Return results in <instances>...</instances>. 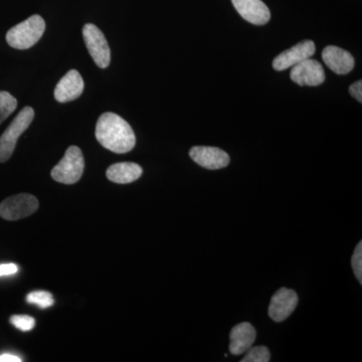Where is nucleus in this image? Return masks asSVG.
Wrapping results in <instances>:
<instances>
[{
	"instance_id": "1",
	"label": "nucleus",
	"mask_w": 362,
	"mask_h": 362,
	"mask_svg": "<svg viewBox=\"0 0 362 362\" xmlns=\"http://www.w3.org/2000/svg\"><path fill=\"white\" fill-rule=\"evenodd\" d=\"M96 138L104 148L114 153H127L135 147L134 131L129 123L115 113L102 114L96 125Z\"/></svg>"
},
{
	"instance_id": "2",
	"label": "nucleus",
	"mask_w": 362,
	"mask_h": 362,
	"mask_svg": "<svg viewBox=\"0 0 362 362\" xmlns=\"http://www.w3.org/2000/svg\"><path fill=\"white\" fill-rule=\"evenodd\" d=\"M45 30L44 18L35 14L7 32V44L16 49H30L39 42L44 35Z\"/></svg>"
},
{
	"instance_id": "3",
	"label": "nucleus",
	"mask_w": 362,
	"mask_h": 362,
	"mask_svg": "<svg viewBox=\"0 0 362 362\" xmlns=\"http://www.w3.org/2000/svg\"><path fill=\"white\" fill-rule=\"evenodd\" d=\"M35 118V111L32 107H25L13 119L11 125L0 136V163L6 162L13 156L18 138L23 134Z\"/></svg>"
},
{
	"instance_id": "4",
	"label": "nucleus",
	"mask_w": 362,
	"mask_h": 362,
	"mask_svg": "<svg viewBox=\"0 0 362 362\" xmlns=\"http://www.w3.org/2000/svg\"><path fill=\"white\" fill-rule=\"evenodd\" d=\"M84 168L82 151L77 146H71L66 150L63 159L52 168V177L64 185H74L82 177Z\"/></svg>"
},
{
	"instance_id": "5",
	"label": "nucleus",
	"mask_w": 362,
	"mask_h": 362,
	"mask_svg": "<svg viewBox=\"0 0 362 362\" xmlns=\"http://www.w3.org/2000/svg\"><path fill=\"white\" fill-rule=\"evenodd\" d=\"M83 37L86 47L96 65L101 69L108 68L111 62V51L104 33L92 23L83 28Z\"/></svg>"
},
{
	"instance_id": "6",
	"label": "nucleus",
	"mask_w": 362,
	"mask_h": 362,
	"mask_svg": "<svg viewBox=\"0 0 362 362\" xmlns=\"http://www.w3.org/2000/svg\"><path fill=\"white\" fill-rule=\"evenodd\" d=\"M39 209L35 195L21 194L7 197L0 204V216L6 221H18L32 216Z\"/></svg>"
},
{
	"instance_id": "7",
	"label": "nucleus",
	"mask_w": 362,
	"mask_h": 362,
	"mask_svg": "<svg viewBox=\"0 0 362 362\" xmlns=\"http://www.w3.org/2000/svg\"><path fill=\"white\" fill-rule=\"evenodd\" d=\"M299 298L294 290L281 288L272 297L269 316L276 322L286 320L296 309Z\"/></svg>"
},
{
	"instance_id": "8",
	"label": "nucleus",
	"mask_w": 362,
	"mask_h": 362,
	"mask_svg": "<svg viewBox=\"0 0 362 362\" xmlns=\"http://www.w3.org/2000/svg\"><path fill=\"white\" fill-rule=\"evenodd\" d=\"M315 44L312 40L299 42L291 49H286L276 57L273 61V68L276 71H284L293 68L305 59H310L315 54Z\"/></svg>"
},
{
	"instance_id": "9",
	"label": "nucleus",
	"mask_w": 362,
	"mask_h": 362,
	"mask_svg": "<svg viewBox=\"0 0 362 362\" xmlns=\"http://www.w3.org/2000/svg\"><path fill=\"white\" fill-rule=\"evenodd\" d=\"M291 80L299 86L315 87L323 84L325 81V73L322 65L318 61L307 59L293 66Z\"/></svg>"
},
{
	"instance_id": "10",
	"label": "nucleus",
	"mask_w": 362,
	"mask_h": 362,
	"mask_svg": "<svg viewBox=\"0 0 362 362\" xmlns=\"http://www.w3.org/2000/svg\"><path fill=\"white\" fill-rule=\"evenodd\" d=\"M189 156L202 168L216 170L225 168L230 164V158L226 151L216 147L194 146L190 149Z\"/></svg>"
},
{
	"instance_id": "11",
	"label": "nucleus",
	"mask_w": 362,
	"mask_h": 362,
	"mask_svg": "<svg viewBox=\"0 0 362 362\" xmlns=\"http://www.w3.org/2000/svg\"><path fill=\"white\" fill-rule=\"evenodd\" d=\"M235 11L255 25H264L271 20L270 9L262 0H232Z\"/></svg>"
},
{
	"instance_id": "12",
	"label": "nucleus",
	"mask_w": 362,
	"mask_h": 362,
	"mask_svg": "<svg viewBox=\"0 0 362 362\" xmlns=\"http://www.w3.org/2000/svg\"><path fill=\"white\" fill-rule=\"evenodd\" d=\"M84 80L77 70H71L61 78L54 89V98L59 103L74 101L84 90Z\"/></svg>"
},
{
	"instance_id": "13",
	"label": "nucleus",
	"mask_w": 362,
	"mask_h": 362,
	"mask_svg": "<svg viewBox=\"0 0 362 362\" xmlns=\"http://www.w3.org/2000/svg\"><path fill=\"white\" fill-rule=\"evenodd\" d=\"M322 59L325 65L337 75H346L354 68L352 54L335 45H329L324 49Z\"/></svg>"
},
{
	"instance_id": "14",
	"label": "nucleus",
	"mask_w": 362,
	"mask_h": 362,
	"mask_svg": "<svg viewBox=\"0 0 362 362\" xmlns=\"http://www.w3.org/2000/svg\"><path fill=\"white\" fill-rule=\"evenodd\" d=\"M257 333L254 326L249 322L238 324L230 331V352L233 356L246 354L256 340Z\"/></svg>"
},
{
	"instance_id": "15",
	"label": "nucleus",
	"mask_w": 362,
	"mask_h": 362,
	"mask_svg": "<svg viewBox=\"0 0 362 362\" xmlns=\"http://www.w3.org/2000/svg\"><path fill=\"white\" fill-rule=\"evenodd\" d=\"M142 173L141 166L138 164L133 162H121V163L113 164L107 169L106 176L112 182L126 185V183L134 182L139 180Z\"/></svg>"
},
{
	"instance_id": "16",
	"label": "nucleus",
	"mask_w": 362,
	"mask_h": 362,
	"mask_svg": "<svg viewBox=\"0 0 362 362\" xmlns=\"http://www.w3.org/2000/svg\"><path fill=\"white\" fill-rule=\"evenodd\" d=\"M18 107V100L6 90L0 92V124L6 120Z\"/></svg>"
},
{
	"instance_id": "17",
	"label": "nucleus",
	"mask_w": 362,
	"mask_h": 362,
	"mask_svg": "<svg viewBox=\"0 0 362 362\" xmlns=\"http://www.w3.org/2000/svg\"><path fill=\"white\" fill-rule=\"evenodd\" d=\"M28 303L37 305L40 309H47L54 303V297L51 293L45 291H35L30 293L26 297Z\"/></svg>"
},
{
	"instance_id": "18",
	"label": "nucleus",
	"mask_w": 362,
	"mask_h": 362,
	"mask_svg": "<svg viewBox=\"0 0 362 362\" xmlns=\"http://www.w3.org/2000/svg\"><path fill=\"white\" fill-rule=\"evenodd\" d=\"M271 361L270 350L266 346H252L247 350L242 362H269Z\"/></svg>"
},
{
	"instance_id": "19",
	"label": "nucleus",
	"mask_w": 362,
	"mask_h": 362,
	"mask_svg": "<svg viewBox=\"0 0 362 362\" xmlns=\"http://www.w3.org/2000/svg\"><path fill=\"white\" fill-rule=\"evenodd\" d=\"M9 322L23 332H30L35 326V318L28 315H13L9 319Z\"/></svg>"
},
{
	"instance_id": "20",
	"label": "nucleus",
	"mask_w": 362,
	"mask_h": 362,
	"mask_svg": "<svg viewBox=\"0 0 362 362\" xmlns=\"http://www.w3.org/2000/svg\"><path fill=\"white\" fill-rule=\"evenodd\" d=\"M351 264L352 268H354V275H356L359 283L362 284V242H359L356 250H354Z\"/></svg>"
},
{
	"instance_id": "21",
	"label": "nucleus",
	"mask_w": 362,
	"mask_h": 362,
	"mask_svg": "<svg viewBox=\"0 0 362 362\" xmlns=\"http://www.w3.org/2000/svg\"><path fill=\"white\" fill-rule=\"evenodd\" d=\"M18 267L16 264H2L0 265V277L11 276L18 273Z\"/></svg>"
},
{
	"instance_id": "22",
	"label": "nucleus",
	"mask_w": 362,
	"mask_h": 362,
	"mask_svg": "<svg viewBox=\"0 0 362 362\" xmlns=\"http://www.w3.org/2000/svg\"><path fill=\"white\" fill-rule=\"evenodd\" d=\"M349 93L352 95L359 103L362 102V82L361 81H357L349 87Z\"/></svg>"
},
{
	"instance_id": "23",
	"label": "nucleus",
	"mask_w": 362,
	"mask_h": 362,
	"mask_svg": "<svg viewBox=\"0 0 362 362\" xmlns=\"http://www.w3.org/2000/svg\"><path fill=\"white\" fill-rule=\"evenodd\" d=\"M21 357L11 354H4L0 356V362H21Z\"/></svg>"
}]
</instances>
